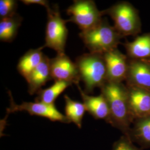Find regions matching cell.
Wrapping results in <instances>:
<instances>
[{
	"label": "cell",
	"mask_w": 150,
	"mask_h": 150,
	"mask_svg": "<svg viewBox=\"0 0 150 150\" xmlns=\"http://www.w3.org/2000/svg\"><path fill=\"white\" fill-rule=\"evenodd\" d=\"M75 64L87 94L92 93L97 87L101 88L107 82L106 66L103 54H83L76 58Z\"/></svg>",
	"instance_id": "3957f363"
},
{
	"label": "cell",
	"mask_w": 150,
	"mask_h": 150,
	"mask_svg": "<svg viewBox=\"0 0 150 150\" xmlns=\"http://www.w3.org/2000/svg\"><path fill=\"white\" fill-rule=\"evenodd\" d=\"M107 70V82L122 83L126 80L129 69V58L114 49L103 54Z\"/></svg>",
	"instance_id": "9c48e42d"
},
{
	"label": "cell",
	"mask_w": 150,
	"mask_h": 150,
	"mask_svg": "<svg viewBox=\"0 0 150 150\" xmlns=\"http://www.w3.org/2000/svg\"><path fill=\"white\" fill-rule=\"evenodd\" d=\"M47 21L46 28L45 47L54 50L57 54H65V46L68 35V30L66 23L67 20L62 18L59 6L54 5L53 7L46 10Z\"/></svg>",
	"instance_id": "5b68a950"
},
{
	"label": "cell",
	"mask_w": 150,
	"mask_h": 150,
	"mask_svg": "<svg viewBox=\"0 0 150 150\" xmlns=\"http://www.w3.org/2000/svg\"><path fill=\"white\" fill-rule=\"evenodd\" d=\"M145 61H146V62H147L149 64H150V59H146V60H145Z\"/></svg>",
	"instance_id": "603a6c76"
},
{
	"label": "cell",
	"mask_w": 150,
	"mask_h": 150,
	"mask_svg": "<svg viewBox=\"0 0 150 150\" xmlns=\"http://www.w3.org/2000/svg\"><path fill=\"white\" fill-rule=\"evenodd\" d=\"M72 84L69 82L56 81L52 86L46 89H41L37 94L35 101L43 102L48 105H54L57 97L69 86Z\"/></svg>",
	"instance_id": "ac0fdd59"
},
{
	"label": "cell",
	"mask_w": 150,
	"mask_h": 150,
	"mask_svg": "<svg viewBox=\"0 0 150 150\" xmlns=\"http://www.w3.org/2000/svg\"><path fill=\"white\" fill-rule=\"evenodd\" d=\"M133 142L128 137L123 135L115 142L112 150H142L136 147Z\"/></svg>",
	"instance_id": "44dd1931"
},
{
	"label": "cell",
	"mask_w": 150,
	"mask_h": 150,
	"mask_svg": "<svg viewBox=\"0 0 150 150\" xmlns=\"http://www.w3.org/2000/svg\"><path fill=\"white\" fill-rule=\"evenodd\" d=\"M83 101L86 111L96 120H103L109 122L110 111L107 100L102 93L97 96H89L82 90L80 85H76Z\"/></svg>",
	"instance_id": "7c38bea8"
},
{
	"label": "cell",
	"mask_w": 150,
	"mask_h": 150,
	"mask_svg": "<svg viewBox=\"0 0 150 150\" xmlns=\"http://www.w3.org/2000/svg\"><path fill=\"white\" fill-rule=\"evenodd\" d=\"M102 14L108 15L114 22V27L123 37L136 36L141 31V22L139 12L128 2H120L106 10Z\"/></svg>",
	"instance_id": "277c9868"
},
{
	"label": "cell",
	"mask_w": 150,
	"mask_h": 150,
	"mask_svg": "<svg viewBox=\"0 0 150 150\" xmlns=\"http://www.w3.org/2000/svg\"><path fill=\"white\" fill-rule=\"evenodd\" d=\"M126 81V86L150 92V64L145 60L129 59V69Z\"/></svg>",
	"instance_id": "30bf717a"
},
{
	"label": "cell",
	"mask_w": 150,
	"mask_h": 150,
	"mask_svg": "<svg viewBox=\"0 0 150 150\" xmlns=\"http://www.w3.org/2000/svg\"><path fill=\"white\" fill-rule=\"evenodd\" d=\"M130 139L145 147H150V116L134 121Z\"/></svg>",
	"instance_id": "2e32d148"
},
{
	"label": "cell",
	"mask_w": 150,
	"mask_h": 150,
	"mask_svg": "<svg viewBox=\"0 0 150 150\" xmlns=\"http://www.w3.org/2000/svg\"><path fill=\"white\" fill-rule=\"evenodd\" d=\"M50 70L52 80L79 83L80 78L77 66L65 54H57L50 59Z\"/></svg>",
	"instance_id": "ba28073f"
},
{
	"label": "cell",
	"mask_w": 150,
	"mask_h": 150,
	"mask_svg": "<svg viewBox=\"0 0 150 150\" xmlns=\"http://www.w3.org/2000/svg\"><path fill=\"white\" fill-rule=\"evenodd\" d=\"M44 47L43 46L39 48L30 50L19 60L17 69L26 80L42 61L45 55L42 52Z\"/></svg>",
	"instance_id": "9a60e30c"
},
{
	"label": "cell",
	"mask_w": 150,
	"mask_h": 150,
	"mask_svg": "<svg viewBox=\"0 0 150 150\" xmlns=\"http://www.w3.org/2000/svg\"><path fill=\"white\" fill-rule=\"evenodd\" d=\"M66 11L70 17L67 21L77 25L81 32L93 28L102 20V11L98 10L95 2L92 0H75Z\"/></svg>",
	"instance_id": "8992f818"
},
{
	"label": "cell",
	"mask_w": 150,
	"mask_h": 150,
	"mask_svg": "<svg viewBox=\"0 0 150 150\" xmlns=\"http://www.w3.org/2000/svg\"><path fill=\"white\" fill-rule=\"evenodd\" d=\"M17 2L15 0L0 1V17L1 19L10 17L17 14Z\"/></svg>",
	"instance_id": "ffe728a7"
},
{
	"label": "cell",
	"mask_w": 150,
	"mask_h": 150,
	"mask_svg": "<svg viewBox=\"0 0 150 150\" xmlns=\"http://www.w3.org/2000/svg\"><path fill=\"white\" fill-rule=\"evenodd\" d=\"M100 89L110 108L108 123L130 139L131 125L134 120L129 106L127 86L123 83L107 82Z\"/></svg>",
	"instance_id": "6da1fadb"
},
{
	"label": "cell",
	"mask_w": 150,
	"mask_h": 150,
	"mask_svg": "<svg viewBox=\"0 0 150 150\" xmlns=\"http://www.w3.org/2000/svg\"><path fill=\"white\" fill-rule=\"evenodd\" d=\"M129 59L146 60L150 59V32L139 35L131 42L123 44Z\"/></svg>",
	"instance_id": "5bb4252c"
},
{
	"label": "cell",
	"mask_w": 150,
	"mask_h": 150,
	"mask_svg": "<svg viewBox=\"0 0 150 150\" xmlns=\"http://www.w3.org/2000/svg\"><path fill=\"white\" fill-rule=\"evenodd\" d=\"M8 93L10 97V105L7 109L8 114L18 111H26L31 115L43 117L51 121L70 123L66 116L60 112L54 105H48L38 101L23 102L18 105L14 101L11 92L9 91Z\"/></svg>",
	"instance_id": "52a82bcc"
},
{
	"label": "cell",
	"mask_w": 150,
	"mask_h": 150,
	"mask_svg": "<svg viewBox=\"0 0 150 150\" xmlns=\"http://www.w3.org/2000/svg\"><path fill=\"white\" fill-rule=\"evenodd\" d=\"M79 36L90 53L103 54L117 48L123 36L110 25L107 18H102L97 26L91 30L81 32Z\"/></svg>",
	"instance_id": "7a4b0ae2"
},
{
	"label": "cell",
	"mask_w": 150,
	"mask_h": 150,
	"mask_svg": "<svg viewBox=\"0 0 150 150\" xmlns=\"http://www.w3.org/2000/svg\"><path fill=\"white\" fill-rule=\"evenodd\" d=\"M22 17L16 14L10 17L1 19L0 21V40L2 42H11L16 38Z\"/></svg>",
	"instance_id": "e0dca14e"
},
{
	"label": "cell",
	"mask_w": 150,
	"mask_h": 150,
	"mask_svg": "<svg viewBox=\"0 0 150 150\" xmlns=\"http://www.w3.org/2000/svg\"><path fill=\"white\" fill-rule=\"evenodd\" d=\"M21 2L26 5L36 4L43 6L46 8V10H47L51 7L48 1L46 0H22Z\"/></svg>",
	"instance_id": "7402d4cb"
},
{
	"label": "cell",
	"mask_w": 150,
	"mask_h": 150,
	"mask_svg": "<svg viewBox=\"0 0 150 150\" xmlns=\"http://www.w3.org/2000/svg\"><path fill=\"white\" fill-rule=\"evenodd\" d=\"M65 101V116L70 123L73 122L79 128L82 127V120L86 108L83 103L72 100L67 95L64 96Z\"/></svg>",
	"instance_id": "d6986e66"
},
{
	"label": "cell",
	"mask_w": 150,
	"mask_h": 150,
	"mask_svg": "<svg viewBox=\"0 0 150 150\" xmlns=\"http://www.w3.org/2000/svg\"><path fill=\"white\" fill-rule=\"evenodd\" d=\"M127 86L129 106L134 121L150 116V92Z\"/></svg>",
	"instance_id": "8fae6325"
},
{
	"label": "cell",
	"mask_w": 150,
	"mask_h": 150,
	"mask_svg": "<svg viewBox=\"0 0 150 150\" xmlns=\"http://www.w3.org/2000/svg\"><path fill=\"white\" fill-rule=\"evenodd\" d=\"M51 80L52 79L50 70V59L45 54L41 62L26 80L28 93L31 95L37 93L47 82Z\"/></svg>",
	"instance_id": "4fadbf2b"
}]
</instances>
